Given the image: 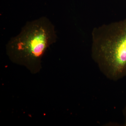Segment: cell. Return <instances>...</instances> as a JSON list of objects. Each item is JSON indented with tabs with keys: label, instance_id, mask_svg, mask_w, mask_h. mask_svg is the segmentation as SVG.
<instances>
[{
	"label": "cell",
	"instance_id": "3957f363",
	"mask_svg": "<svg viewBox=\"0 0 126 126\" xmlns=\"http://www.w3.org/2000/svg\"><path fill=\"white\" fill-rule=\"evenodd\" d=\"M124 114H125V121H124V126H126V106L124 110Z\"/></svg>",
	"mask_w": 126,
	"mask_h": 126
},
{
	"label": "cell",
	"instance_id": "7a4b0ae2",
	"mask_svg": "<svg viewBox=\"0 0 126 126\" xmlns=\"http://www.w3.org/2000/svg\"><path fill=\"white\" fill-rule=\"evenodd\" d=\"M55 26L46 17L26 23L19 34L7 43V55L11 61L31 71L40 69L42 57L50 46L56 42Z\"/></svg>",
	"mask_w": 126,
	"mask_h": 126
},
{
	"label": "cell",
	"instance_id": "6da1fadb",
	"mask_svg": "<svg viewBox=\"0 0 126 126\" xmlns=\"http://www.w3.org/2000/svg\"><path fill=\"white\" fill-rule=\"evenodd\" d=\"M91 55L109 79L126 77V18L94 27L92 33Z\"/></svg>",
	"mask_w": 126,
	"mask_h": 126
}]
</instances>
